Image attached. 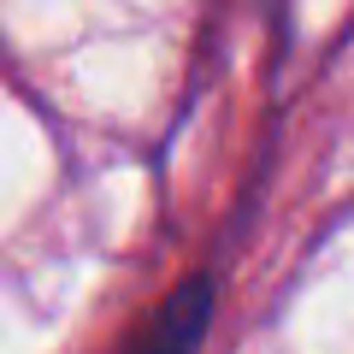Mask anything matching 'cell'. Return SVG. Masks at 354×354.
<instances>
[{
  "label": "cell",
  "instance_id": "cell-1",
  "mask_svg": "<svg viewBox=\"0 0 354 354\" xmlns=\"http://www.w3.org/2000/svg\"><path fill=\"white\" fill-rule=\"evenodd\" d=\"M207 319H213V283L189 278V283H177L171 301H165L118 354H195L201 337H207Z\"/></svg>",
  "mask_w": 354,
  "mask_h": 354
}]
</instances>
